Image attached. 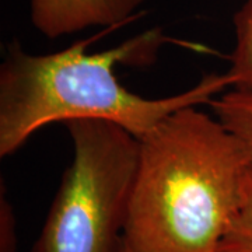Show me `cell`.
Here are the masks:
<instances>
[{
    "mask_svg": "<svg viewBox=\"0 0 252 252\" xmlns=\"http://www.w3.org/2000/svg\"><path fill=\"white\" fill-rule=\"evenodd\" d=\"M93 41L81 39L46 55L28 54L17 42L7 48L0 66L1 157L16 153L44 126L76 119L108 121L140 139L172 112L210 104L233 87L228 73H212L184 93L146 98L125 89L115 69L153 63L168 41L161 30L144 31L111 49L90 54L87 48Z\"/></svg>",
    "mask_w": 252,
    "mask_h": 252,
    "instance_id": "1",
    "label": "cell"
},
{
    "mask_svg": "<svg viewBox=\"0 0 252 252\" xmlns=\"http://www.w3.org/2000/svg\"><path fill=\"white\" fill-rule=\"evenodd\" d=\"M139 140L124 244L135 252H219L250 171L241 144L198 107L172 112Z\"/></svg>",
    "mask_w": 252,
    "mask_h": 252,
    "instance_id": "2",
    "label": "cell"
},
{
    "mask_svg": "<svg viewBox=\"0 0 252 252\" xmlns=\"http://www.w3.org/2000/svg\"><path fill=\"white\" fill-rule=\"evenodd\" d=\"M64 125L72 162L31 252H122L140 140L108 121Z\"/></svg>",
    "mask_w": 252,
    "mask_h": 252,
    "instance_id": "3",
    "label": "cell"
},
{
    "mask_svg": "<svg viewBox=\"0 0 252 252\" xmlns=\"http://www.w3.org/2000/svg\"><path fill=\"white\" fill-rule=\"evenodd\" d=\"M209 105L241 144L252 171V91L231 89L219 94Z\"/></svg>",
    "mask_w": 252,
    "mask_h": 252,
    "instance_id": "4",
    "label": "cell"
},
{
    "mask_svg": "<svg viewBox=\"0 0 252 252\" xmlns=\"http://www.w3.org/2000/svg\"><path fill=\"white\" fill-rule=\"evenodd\" d=\"M235 46L227 73L237 90L252 91V0H247L234 14Z\"/></svg>",
    "mask_w": 252,
    "mask_h": 252,
    "instance_id": "5",
    "label": "cell"
},
{
    "mask_svg": "<svg viewBox=\"0 0 252 252\" xmlns=\"http://www.w3.org/2000/svg\"><path fill=\"white\" fill-rule=\"evenodd\" d=\"M219 252H252V171L244 180L240 206L220 243Z\"/></svg>",
    "mask_w": 252,
    "mask_h": 252,
    "instance_id": "6",
    "label": "cell"
},
{
    "mask_svg": "<svg viewBox=\"0 0 252 252\" xmlns=\"http://www.w3.org/2000/svg\"><path fill=\"white\" fill-rule=\"evenodd\" d=\"M17 248V223L9 199L1 187L0 196V252H16Z\"/></svg>",
    "mask_w": 252,
    "mask_h": 252,
    "instance_id": "7",
    "label": "cell"
},
{
    "mask_svg": "<svg viewBox=\"0 0 252 252\" xmlns=\"http://www.w3.org/2000/svg\"><path fill=\"white\" fill-rule=\"evenodd\" d=\"M122 252H135V251H133V250H130L127 245H125V244H124V245H122Z\"/></svg>",
    "mask_w": 252,
    "mask_h": 252,
    "instance_id": "8",
    "label": "cell"
}]
</instances>
